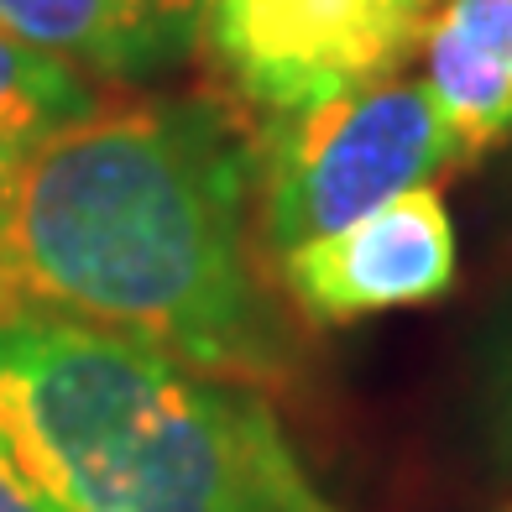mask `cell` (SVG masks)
<instances>
[{
	"label": "cell",
	"mask_w": 512,
	"mask_h": 512,
	"mask_svg": "<svg viewBox=\"0 0 512 512\" xmlns=\"http://www.w3.org/2000/svg\"><path fill=\"white\" fill-rule=\"evenodd\" d=\"M277 283L314 324H351L445 298L455 283V225L429 183L387 199L356 225L283 251Z\"/></svg>",
	"instance_id": "5b68a950"
},
{
	"label": "cell",
	"mask_w": 512,
	"mask_h": 512,
	"mask_svg": "<svg viewBox=\"0 0 512 512\" xmlns=\"http://www.w3.org/2000/svg\"><path fill=\"white\" fill-rule=\"evenodd\" d=\"M481 403H486V434H492V450L512 465V304L502 309L497 330H492V345H486Z\"/></svg>",
	"instance_id": "9c48e42d"
},
{
	"label": "cell",
	"mask_w": 512,
	"mask_h": 512,
	"mask_svg": "<svg viewBox=\"0 0 512 512\" xmlns=\"http://www.w3.org/2000/svg\"><path fill=\"white\" fill-rule=\"evenodd\" d=\"M0 512H68V507H58L32 476L6 455V445H0Z\"/></svg>",
	"instance_id": "30bf717a"
},
{
	"label": "cell",
	"mask_w": 512,
	"mask_h": 512,
	"mask_svg": "<svg viewBox=\"0 0 512 512\" xmlns=\"http://www.w3.org/2000/svg\"><path fill=\"white\" fill-rule=\"evenodd\" d=\"M288 507H293V512H335V507H330V502H324V497L314 492V486H309L304 465H298L293 481H288Z\"/></svg>",
	"instance_id": "8fae6325"
},
{
	"label": "cell",
	"mask_w": 512,
	"mask_h": 512,
	"mask_svg": "<svg viewBox=\"0 0 512 512\" xmlns=\"http://www.w3.org/2000/svg\"><path fill=\"white\" fill-rule=\"evenodd\" d=\"M434 0H209L199 42L215 74L267 115L392 79Z\"/></svg>",
	"instance_id": "277c9868"
},
{
	"label": "cell",
	"mask_w": 512,
	"mask_h": 512,
	"mask_svg": "<svg viewBox=\"0 0 512 512\" xmlns=\"http://www.w3.org/2000/svg\"><path fill=\"white\" fill-rule=\"evenodd\" d=\"M84 105H95V95L74 68L21 48L0 32V204H6L11 178L32 157V147Z\"/></svg>",
	"instance_id": "ba28073f"
},
{
	"label": "cell",
	"mask_w": 512,
	"mask_h": 512,
	"mask_svg": "<svg viewBox=\"0 0 512 512\" xmlns=\"http://www.w3.org/2000/svg\"><path fill=\"white\" fill-rule=\"evenodd\" d=\"M445 168H455V142L424 79H382L277 115L256 152L262 236L293 251L424 189Z\"/></svg>",
	"instance_id": "3957f363"
},
{
	"label": "cell",
	"mask_w": 512,
	"mask_h": 512,
	"mask_svg": "<svg viewBox=\"0 0 512 512\" xmlns=\"http://www.w3.org/2000/svg\"><path fill=\"white\" fill-rule=\"evenodd\" d=\"M424 63L455 162L492 152L512 131V0H445L429 16Z\"/></svg>",
	"instance_id": "52a82bcc"
},
{
	"label": "cell",
	"mask_w": 512,
	"mask_h": 512,
	"mask_svg": "<svg viewBox=\"0 0 512 512\" xmlns=\"http://www.w3.org/2000/svg\"><path fill=\"white\" fill-rule=\"evenodd\" d=\"M251 168L204 100L84 105L0 204V314H42L230 387H272L293 340L251 246Z\"/></svg>",
	"instance_id": "6da1fadb"
},
{
	"label": "cell",
	"mask_w": 512,
	"mask_h": 512,
	"mask_svg": "<svg viewBox=\"0 0 512 512\" xmlns=\"http://www.w3.org/2000/svg\"><path fill=\"white\" fill-rule=\"evenodd\" d=\"M209 0H0V32L63 68L131 79L199 37Z\"/></svg>",
	"instance_id": "8992f818"
},
{
	"label": "cell",
	"mask_w": 512,
	"mask_h": 512,
	"mask_svg": "<svg viewBox=\"0 0 512 512\" xmlns=\"http://www.w3.org/2000/svg\"><path fill=\"white\" fill-rule=\"evenodd\" d=\"M0 445L68 512H293L251 387L42 314H0Z\"/></svg>",
	"instance_id": "7a4b0ae2"
}]
</instances>
